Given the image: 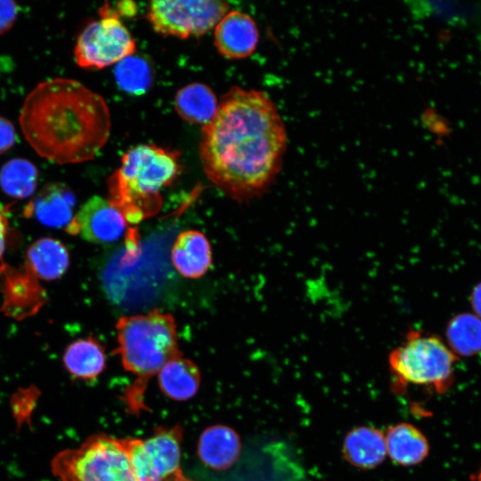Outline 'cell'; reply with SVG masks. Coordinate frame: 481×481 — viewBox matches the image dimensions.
Returning a JSON list of instances; mask_svg holds the SVG:
<instances>
[{
  "label": "cell",
  "mask_w": 481,
  "mask_h": 481,
  "mask_svg": "<svg viewBox=\"0 0 481 481\" xmlns=\"http://www.w3.org/2000/svg\"><path fill=\"white\" fill-rule=\"evenodd\" d=\"M287 147L284 122L263 91L234 86L202 126L200 159L207 177L232 200L265 193L282 166Z\"/></svg>",
  "instance_id": "1"
},
{
  "label": "cell",
  "mask_w": 481,
  "mask_h": 481,
  "mask_svg": "<svg viewBox=\"0 0 481 481\" xmlns=\"http://www.w3.org/2000/svg\"><path fill=\"white\" fill-rule=\"evenodd\" d=\"M19 121L35 151L60 165L93 159L106 144L111 127L104 98L63 77L37 85L23 102Z\"/></svg>",
  "instance_id": "2"
},
{
  "label": "cell",
  "mask_w": 481,
  "mask_h": 481,
  "mask_svg": "<svg viewBox=\"0 0 481 481\" xmlns=\"http://www.w3.org/2000/svg\"><path fill=\"white\" fill-rule=\"evenodd\" d=\"M118 347L124 369L136 379L124 391L123 401L131 413L145 409L149 380L170 360L182 356L176 324L171 314L154 309L146 314L123 316L116 323Z\"/></svg>",
  "instance_id": "3"
},
{
  "label": "cell",
  "mask_w": 481,
  "mask_h": 481,
  "mask_svg": "<svg viewBox=\"0 0 481 481\" xmlns=\"http://www.w3.org/2000/svg\"><path fill=\"white\" fill-rule=\"evenodd\" d=\"M182 172L178 151L155 144H139L121 158L120 166L107 180L108 200L137 224L161 208V192Z\"/></svg>",
  "instance_id": "4"
},
{
  "label": "cell",
  "mask_w": 481,
  "mask_h": 481,
  "mask_svg": "<svg viewBox=\"0 0 481 481\" xmlns=\"http://www.w3.org/2000/svg\"><path fill=\"white\" fill-rule=\"evenodd\" d=\"M458 358L436 335L410 330L388 355L393 377L400 385L431 386L437 392L446 390L452 380Z\"/></svg>",
  "instance_id": "5"
},
{
  "label": "cell",
  "mask_w": 481,
  "mask_h": 481,
  "mask_svg": "<svg viewBox=\"0 0 481 481\" xmlns=\"http://www.w3.org/2000/svg\"><path fill=\"white\" fill-rule=\"evenodd\" d=\"M50 469L59 481H135L122 439L101 433L58 452Z\"/></svg>",
  "instance_id": "6"
},
{
  "label": "cell",
  "mask_w": 481,
  "mask_h": 481,
  "mask_svg": "<svg viewBox=\"0 0 481 481\" xmlns=\"http://www.w3.org/2000/svg\"><path fill=\"white\" fill-rule=\"evenodd\" d=\"M182 428H159L147 439H122L135 481H186L181 469Z\"/></svg>",
  "instance_id": "7"
},
{
  "label": "cell",
  "mask_w": 481,
  "mask_h": 481,
  "mask_svg": "<svg viewBox=\"0 0 481 481\" xmlns=\"http://www.w3.org/2000/svg\"><path fill=\"white\" fill-rule=\"evenodd\" d=\"M101 18L90 22L77 37L74 56L85 69H103L132 56L136 43L118 14L102 7Z\"/></svg>",
  "instance_id": "8"
},
{
  "label": "cell",
  "mask_w": 481,
  "mask_h": 481,
  "mask_svg": "<svg viewBox=\"0 0 481 481\" xmlns=\"http://www.w3.org/2000/svg\"><path fill=\"white\" fill-rule=\"evenodd\" d=\"M229 9L224 1H151L147 18L155 32L184 39L216 28Z\"/></svg>",
  "instance_id": "9"
},
{
  "label": "cell",
  "mask_w": 481,
  "mask_h": 481,
  "mask_svg": "<svg viewBox=\"0 0 481 481\" xmlns=\"http://www.w3.org/2000/svg\"><path fill=\"white\" fill-rule=\"evenodd\" d=\"M126 224L123 214L108 199L93 196L82 205L66 232L92 243L108 244L123 235Z\"/></svg>",
  "instance_id": "10"
},
{
  "label": "cell",
  "mask_w": 481,
  "mask_h": 481,
  "mask_svg": "<svg viewBox=\"0 0 481 481\" xmlns=\"http://www.w3.org/2000/svg\"><path fill=\"white\" fill-rule=\"evenodd\" d=\"M258 38L255 20L239 11L228 12L215 28V46L222 56L229 60L250 56L257 46Z\"/></svg>",
  "instance_id": "11"
},
{
  "label": "cell",
  "mask_w": 481,
  "mask_h": 481,
  "mask_svg": "<svg viewBox=\"0 0 481 481\" xmlns=\"http://www.w3.org/2000/svg\"><path fill=\"white\" fill-rule=\"evenodd\" d=\"M2 271L4 273L3 310L21 319L35 314L45 301V292L37 278L26 267L21 271L4 265Z\"/></svg>",
  "instance_id": "12"
},
{
  "label": "cell",
  "mask_w": 481,
  "mask_h": 481,
  "mask_svg": "<svg viewBox=\"0 0 481 481\" xmlns=\"http://www.w3.org/2000/svg\"><path fill=\"white\" fill-rule=\"evenodd\" d=\"M75 204L76 198L65 184L51 183L29 202L25 215L48 227L66 228L74 217Z\"/></svg>",
  "instance_id": "13"
},
{
  "label": "cell",
  "mask_w": 481,
  "mask_h": 481,
  "mask_svg": "<svg viewBox=\"0 0 481 481\" xmlns=\"http://www.w3.org/2000/svg\"><path fill=\"white\" fill-rule=\"evenodd\" d=\"M241 443L232 428L214 425L200 436L197 452L200 460L214 470H226L239 459Z\"/></svg>",
  "instance_id": "14"
},
{
  "label": "cell",
  "mask_w": 481,
  "mask_h": 481,
  "mask_svg": "<svg viewBox=\"0 0 481 481\" xmlns=\"http://www.w3.org/2000/svg\"><path fill=\"white\" fill-rule=\"evenodd\" d=\"M171 259L183 276L190 279L200 278L212 264L210 244L201 232L183 231L177 235L173 244Z\"/></svg>",
  "instance_id": "15"
},
{
  "label": "cell",
  "mask_w": 481,
  "mask_h": 481,
  "mask_svg": "<svg viewBox=\"0 0 481 481\" xmlns=\"http://www.w3.org/2000/svg\"><path fill=\"white\" fill-rule=\"evenodd\" d=\"M342 452L351 465L364 469H373L387 455L385 436L371 426L355 428L345 436Z\"/></svg>",
  "instance_id": "16"
},
{
  "label": "cell",
  "mask_w": 481,
  "mask_h": 481,
  "mask_svg": "<svg viewBox=\"0 0 481 481\" xmlns=\"http://www.w3.org/2000/svg\"><path fill=\"white\" fill-rule=\"evenodd\" d=\"M62 363L71 378L85 381L94 380L106 368L104 347L92 336L77 339L66 347Z\"/></svg>",
  "instance_id": "17"
},
{
  "label": "cell",
  "mask_w": 481,
  "mask_h": 481,
  "mask_svg": "<svg viewBox=\"0 0 481 481\" xmlns=\"http://www.w3.org/2000/svg\"><path fill=\"white\" fill-rule=\"evenodd\" d=\"M69 265L67 248L58 240L40 238L26 253L25 267L37 278L53 281L61 278Z\"/></svg>",
  "instance_id": "18"
},
{
  "label": "cell",
  "mask_w": 481,
  "mask_h": 481,
  "mask_svg": "<svg viewBox=\"0 0 481 481\" xmlns=\"http://www.w3.org/2000/svg\"><path fill=\"white\" fill-rule=\"evenodd\" d=\"M384 436L387 454L399 465H416L428 454L429 446L426 436L410 423L393 425L387 429Z\"/></svg>",
  "instance_id": "19"
},
{
  "label": "cell",
  "mask_w": 481,
  "mask_h": 481,
  "mask_svg": "<svg viewBox=\"0 0 481 481\" xmlns=\"http://www.w3.org/2000/svg\"><path fill=\"white\" fill-rule=\"evenodd\" d=\"M157 375L162 393L175 401L192 398L200 388V372L198 366L183 356L167 362Z\"/></svg>",
  "instance_id": "20"
},
{
  "label": "cell",
  "mask_w": 481,
  "mask_h": 481,
  "mask_svg": "<svg viewBox=\"0 0 481 481\" xmlns=\"http://www.w3.org/2000/svg\"><path fill=\"white\" fill-rule=\"evenodd\" d=\"M218 102L214 92L201 83H192L179 89L175 97L177 114L186 122L208 124L215 116Z\"/></svg>",
  "instance_id": "21"
},
{
  "label": "cell",
  "mask_w": 481,
  "mask_h": 481,
  "mask_svg": "<svg viewBox=\"0 0 481 481\" xmlns=\"http://www.w3.org/2000/svg\"><path fill=\"white\" fill-rule=\"evenodd\" d=\"M449 348L457 356H473L481 352V319L470 313L453 316L445 330Z\"/></svg>",
  "instance_id": "22"
},
{
  "label": "cell",
  "mask_w": 481,
  "mask_h": 481,
  "mask_svg": "<svg viewBox=\"0 0 481 481\" xmlns=\"http://www.w3.org/2000/svg\"><path fill=\"white\" fill-rule=\"evenodd\" d=\"M38 171L36 166L25 159H12L0 169V187L14 199L30 197L37 187Z\"/></svg>",
  "instance_id": "23"
},
{
  "label": "cell",
  "mask_w": 481,
  "mask_h": 481,
  "mask_svg": "<svg viewBox=\"0 0 481 481\" xmlns=\"http://www.w3.org/2000/svg\"><path fill=\"white\" fill-rule=\"evenodd\" d=\"M115 78L123 91L133 94H144L152 80L149 64L143 59L133 55L117 64Z\"/></svg>",
  "instance_id": "24"
},
{
  "label": "cell",
  "mask_w": 481,
  "mask_h": 481,
  "mask_svg": "<svg viewBox=\"0 0 481 481\" xmlns=\"http://www.w3.org/2000/svg\"><path fill=\"white\" fill-rule=\"evenodd\" d=\"M19 6L13 1L0 0V35L7 32L14 24Z\"/></svg>",
  "instance_id": "25"
},
{
  "label": "cell",
  "mask_w": 481,
  "mask_h": 481,
  "mask_svg": "<svg viewBox=\"0 0 481 481\" xmlns=\"http://www.w3.org/2000/svg\"><path fill=\"white\" fill-rule=\"evenodd\" d=\"M17 135L12 123L0 116V154L7 151L16 143Z\"/></svg>",
  "instance_id": "26"
},
{
  "label": "cell",
  "mask_w": 481,
  "mask_h": 481,
  "mask_svg": "<svg viewBox=\"0 0 481 481\" xmlns=\"http://www.w3.org/2000/svg\"><path fill=\"white\" fill-rule=\"evenodd\" d=\"M470 305L474 311V314L481 319V281L472 289Z\"/></svg>",
  "instance_id": "27"
},
{
  "label": "cell",
  "mask_w": 481,
  "mask_h": 481,
  "mask_svg": "<svg viewBox=\"0 0 481 481\" xmlns=\"http://www.w3.org/2000/svg\"><path fill=\"white\" fill-rule=\"evenodd\" d=\"M8 222L4 213L0 208V261L5 250Z\"/></svg>",
  "instance_id": "28"
},
{
  "label": "cell",
  "mask_w": 481,
  "mask_h": 481,
  "mask_svg": "<svg viewBox=\"0 0 481 481\" xmlns=\"http://www.w3.org/2000/svg\"><path fill=\"white\" fill-rule=\"evenodd\" d=\"M477 481H481V468H480V470H479V472H478V474L477 476Z\"/></svg>",
  "instance_id": "29"
},
{
  "label": "cell",
  "mask_w": 481,
  "mask_h": 481,
  "mask_svg": "<svg viewBox=\"0 0 481 481\" xmlns=\"http://www.w3.org/2000/svg\"><path fill=\"white\" fill-rule=\"evenodd\" d=\"M186 481H192V480H191V479L188 478Z\"/></svg>",
  "instance_id": "30"
}]
</instances>
